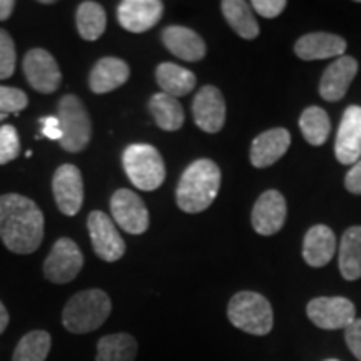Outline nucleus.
Segmentation results:
<instances>
[{
	"mask_svg": "<svg viewBox=\"0 0 361 361\" xmlns=\"http://www.w3.org/2000/svg\"><path fill=\"white\" fill-rule=\"evenodd\" d=\"M228 318L241 331L255 336L269 335L274 324L271 303L256 291H239L229 300Z\"/></svg>",
	"mask_w": 361,
	"mask_h": 361,
	"instance_id": "nucleus-4",
	"label": "nucleus"
},
{
	"mask_svg": "<svg viewBox=\"0 0 361 361\" xmlns=\"http://www.w3.org/2000/svg\"><path fill=\"white\" fill-rule=\"evenodd\" d=\"M87 229L96 255L106 263L119 261L126 255V241L117 231L112 218L102 211H92L87 218Z\"/></svg>",
	"mask_w": 361,
	"mask_h": 361,
	"instance_id": "nucleus-9",
	"label": "nucleus"
},
{
	"mask_svg": "<svg viewBox=\"0 0 361 361\" xmlns=\"http://www.w3.org/2000/svg\"><path fill=\"white\" fill-rule=\"evenodd\" d=\"M112 311L111 298L106 291L92 290L80 291L66 303L62 311V324L74 335L92 333L107 322Z\"/></svg>",
	"mask_w": 361,
	"mask_h": 361,
	"instance_id": "nucleus-3",
	"label": "nucleus"
},
{
	"mask_svg": "<svg viewBox=\"0 0 361 361\" xmlns=\"http://www.w3.org/2000/svg\"><path fill=\"white\" fill-rule=\"evenodd\" d=\"M335 156L341 164H356L361 159V107L350 106L338 128Z\"/></svg>",
	"mask_w": 361,
	"mask_h": 361,
	"instance_id": "nucleus-17",
	"label": "nucleus"
},
{
	"mask_svg": "<svg viewBox=\"0 0 361 361\" xmlns=\"http://www.w3.org/2000/svg\"><path fill=\"white\" fill-rule=\"evenodd\" d=\"M0 239L11 252L30 255L42 245L44 214L22 194L0 196Z\"/></svg>",
	"mask_w": 361,
	"mask_h": 361,
	"instance_id": "nucleus-1",
	"label": "nucleus"
},
{
	"mask_svg": "<svg viewBox=\"0 0 361 361\" xmlns=\"http://www.w3.org/2000/svg\"><path fill=\"white\" fill-rule=\"evenodd\" d=\"M358 74V61L351 56H341L331 62L319 80V96L326 102H338L348 92Z\"/></svg>",
	"mask_w": 361,
	"mask_h": 361,
	"instance_id": "nucleus-16",
	"label": "nucleus"
},
{
	"mask_svg": "<svg viewBox=\"0 0 361 361\" xmlns=\"http://www.w3.org/2000/svg\"><path fill=\"white\" fill-rule=\"evenodd\" d=\"M219 188V166L211 159H197L180 174L178 188H176V202L184 213H202L218 197Z\"/></svg>",
	"mask_w": 361,
	"mask_h": 361,
	"instance_id": "nucleus-2",
	"label": "nucleus"
},
{
	"mask_svg": "<svg viewBox=\"0 0 361 361\" xmlns=\"http://www.w3.org/2000/svg\"><path fill=\"white\" fill-rule=\"evenodd\" d=\"M149 112L154 117L157 128L168 133L179 130L184 124V109L176 97L157 92L149 99Z\"/></svg>",
	"mask_w": 361,
	"mask_h": 361,
	"instance_id": "nucleus-25",
	"label": "nucleus"
},
{
	"mask_svg": "<svg viewBox=\"0 0 361 361\" xmlns=\"http://www.w3.org/2000/svg\"><path fill=\"white\" fill-rule=\"evenodd\" d=\"M336 251V238L326 224H314L306 233L303 241V258L313 268H323L333 259Z\"/></svg>",
	"mask_w": 361,
	"mask_h": 361,
	"instance_id": "nucleus-22",
	"label": "nucleus"
},
{
	"mask_svg": "<svg viewBox=\"0 0 361 361\" xmlns=\"http://www.w3.org/2000/svg\"><path fill=\"white\" fill-rule=\"evenodd\" d=\"M57 119L61 124V147L67 152H80L92 137V123L84 102L74 94H67L59 101Z\"/></svg>",
	"mask_w": 361,
	"mask_h": 361,
	"instance_id": "nucleus-6",
	"label": "nucleus"
},
{
	"mask_svg": "<svg viewBox=\"0 0 361 361\" xmlns=\"http://www.w3.org/2000/svg\"><path fill=\"white\" fill-rule=\"evenodd\" d=\"M164 4L161 0H123L117 6V20L123 29L142 34L161 20Z\"/></svg>",
	"mask_w": 361,
	"mask_h": 361,
	"instance_id": "nucleus-15",
	"label": "nucleus"
},
{
	"mask_svg": "<svg viewBox=\"0 0 361 361\" xmlns=\"http://www.w3.org/2000/svg\"><path fill=\"white\" fill-rule=\"evenodd\" d=\"M192 117L197 128L207 134H216L224 128L226 101L214 85H204L192 101Z\"/></svg>",
	"mask_w": 361,
	"mask_h": 361,
	"instance_id": "nucleus-14",
	"label": "nucleus"
},
{
	"mask_svg": "<svg viewBox=\"0 0 361 361\" xmlns=\"http://www.w3.org/2000/svg\"><path fill=\"white\" fill-rule=\"evenodd\" d=\"M306 314L322 329H346L356 319V308L348 298L319 296L306 305Z\"/></svg>",
	"mask_w": 361,
	"mask_h": 361,
	"instance_id": "nucleus-8",
	"label": "nucleus"
},
{
	"mask_svg": "<svg viewBox=\"0 0 361 361\" xmlns=\"http://www.w3.org/2000/svg\"><path fill=\"white\" fill-rule=\"evenodd\" d=\"M345 340L350 351L355 355V358L361 361V318H356L345 329Z\"/></svg>",
	"mask_w": 361,
	"mask_h": 361,
	"instance_id": "nucleus-35",
	"label": "nucleus"
},
{
	"mask_svg": "<svg viewBox=\"0 0 361 361\" xmlns=\"http://www.w3.org/2000/svg\"><path fill=\"white\" fill-rule=\"evenodd\" d=\"M40 4H44V6H51V4H54V2H52V0H42Z\"/></svg>",
	"mask_w": 361,
	"mask_h": 361,
	"instance_id": "nucleus-40",
	"label": "nucleus"
},
{
	"mask_svg": "<svg viewBox=\"0 0 361 361\" xmlns=\"http://www.w3.org/2000/svg\"><path fill=\"white\" fill-rule=\"evenodd\" d=\"M29 106V97L24 90L11 87V85H0V112L2 114L19 116Z\"/></svg>",
	"mask_w": 361,
	"mask_h": 361,
	"instance_id": "nucleus-31",
	"label": "nucleus"
},
{
	"mask_svg": "<svg viewBox=\"0 0 361 361\" xmlns=\"http://www.w3.org/2000/svg\"><path fill=\"white\" fill-rule=\"evenodd\" d=\"M52 192L62 214L75 216L84 204V180L74 164L59 166L52 178Z\"/></svg>",
	"mask_w": 361,
	"mask_h": 361,
	"instance_id": "nucleus-12",
	"label": "nucleus"
},
{
	"mask_svg": "<svg viewBox=\"0 0 361 361\" xmlns=\"http://www.w3.org/2000/svg\"><path fill=\"white\" fill-rule=\"evenodd\" d=\"M291 146V134L284 128H274L261 133L251 144L250 159L251 164L258 169L273 166L286 154Z\"/></svg>",
	"mask_w": 361,
	"mask_h": 361,
	"instance_id": "nucleus-18",
	"label": "nucleus"
},
{
	"mask_svg": "<svg viewBox=\"0 0 361 361\" xmlns=\"http://www.w3.org/2000/svg\"><path fill=\"white\" fill-rule=\"evenodd\" d=\"M340 271L346 281H356L361 278V226H351L343 234Z\"/></svg>",
	"mask_w": 361,
	"mask_h": 361,
	"instance_id": "nucleus-26",
	"label": "nucleus"
},
{
	"mask_svg": "<svg viewBox=\"0 0 361 361\" xmlns=\"http://www.w3.org/2000/svg\"><path fill=\"white\" fill-rule=\"evenodd\" d=\"M123 166L130 183L141 191H156L166 179L164 159L151 144H129L123 152Z\"/></svg>",
	"mask_w": 361,
	"mask_h": 361,
	"instance_id": "nucleus-5",
	"label": "nucleus"
},
{
	"mask_svg": "<svg viewBox=\"0 0 361 361\" xmlns=\"http://www.w3.org/2000/svg\"><path fill=\"white\" fill-rule=\"evenodd\" d=\"M224 19L241 39L252 40L259 35V25L252 16V8L245 0H223L221 2Z\"/></svg>",
	"mask_w": 361,
	"mask_h": 361,
	"instance_id": "nucleus-24",
	"label": "nucleus"
},
{
	"mask_svg": "<svg viewBox=\"0 0 361 361\" xmlns=\"http://www.w3.org/2000/svg\"><path fill=\"white\" fill-rule=\"evenodd\" d=\"M286 6V0H255L251 4V7H255V11L264 19H276L284 12Z\"/></svg>",
	"mask_w": 361,
	"mask_h": 361,
	"instance_id": "nucleus-34",
	"label": "nucleus"
},
{
	"mask_svg": "<svg viewBox=\"0 0 361 361\" xmlns=\"http://www.w3.org/2000/svg\"><path fill=\"white\" fill-rule=\"evenodd\" d=\"M346 47L348 44L341 35L311 32L296 40L295 54L301 61H322V59L341 57Z\"/></svg>",
	"mask_w": 361,
	"mask_h": 361,
	"instance_id": "nucleus-20",
	"label": "nucleus"
},
{
	"mask_svg": "<svg viewBox=\"0 0 361 361\" xmlns=\"http://www.w3.org/2000/svg\"><path fill=\"white\" fill-rule=\"evenodd\" d=\"M162 44L180 61L197 62L206 57V42L200 34L183 25H168L161 34Z\"/></svg>",
	"mask_w": 361,
	"mask_h": 361,
	"instance_id": "nucleus-19",
	"label": "nucleus"
},
{
	"mask_svg": "<svg viewBox=\"0 0 361 361\" xmlns=\"http://www.w3.org/2000/svg\"><path fill=\"white\" fill-rule=\"evenodd\" d=\"M345 188L348 189L351 194L360 196L361 194V159L353 164L348 173L345 176Z\"/></svg>",
	"mask_w": 361,
	"mask_h": 361,
	"instance_id": "nucleus-37",
	"label": "nucleus"
},
{
	"mask_svg": "<svg viewBox=\"0 0 361 361\" xmlns=\"http://www.w3.org/2000/svg\"><path fill=\"white\" fill-rule=\"evenodd\" d=\"M7 117V114H2V112H0V121H4Z\"/></svg>",
	"mask_w": 361,
	"mask_h": 361,
	"instance_id": "nucleus-41",
	"label": "nucleus"
},
{
	"mask_svg": "<svg viewBox=\"0 0 361 361\" xmlns=\"http://www.w3.org/2000/svg\"><path fill=\"white\" fill-rule=\"evenodd\" d=\"M300 129L305 141H308L311 146H323L331 133V121L326 111L318 106H311L306 107L300 117Z\"/></svg>",
	"mask_w": 361,
	"mask_h": 361,
	"instance_id": "nucleus-29",
	"label": "nucleus"
},
{
	"mask_svg": "<svg viewBox=\"0 0 361 361\" xmlns=\"http://www.w3.org/2000/svg\"><path fill=\"white\" fill-rule=\"evenodd\" d=\"M52 338L44 329H34L20 338L13 350L12 361H45L51 353Z\"/></svg>",
	"mask_w": 361,
	"mask_h": 361,
	"instance_id": "nucleus-30",
	"label": "nucleus"
},
{
	"mask_svg": "<svg viewBox=\"0 0 361 361\" xmlns=\"http://www.w3.org/2000/svg\"><path fill=\"white\" fill-rule=\"evenodd\" d=\"M112 221L121 229L134 236L144 234L149 228V211L142 197L130 189H119L111 197Z\"/></svg>",
	"mask_w": 361,
	"mask_h": 361,
	"instance_id": "nucleus-10",
	"label": "nucleus"
},
{
	"mask_svg": "<svg viewBox=\"0 0 361 361\" xmlns=\"http://www.w3.org/2000/svg\"><path fill=\"white\" fill-rule=\"evenodd\" d=\"M20 154V139L13 126L0 128V166L16 161Z\"/></svg>",
	"mask_w": 361,
	"mask_h": 361,
	"instance_id": "nucleus-32",
	"label": "nucleus"
},
{
	"mask_svg": "<svg viewBox=\"0 0 361 361\" xmlns=\"http://www.w3.org/2000/svg\"><path fill=\"white\" fill-rule=\"evenodd\" d=\"M84 266V256L71 238L57 239L44 261V276L54 284H67L78 278Z\"/></svg>",
	"mask_w": 361,
	"mask_h": 361,
	"instance_id": "nucleus-7",
	"label": "nucleus"
},
{
	"mask_svg": "<svg viewBox=\"0 0 361 361\" xmlns=\"http://www.w3.org/2000/svg\"><path fill=\"white\" fill-rule=\"evenodd\" d=\"M130 69L123 59L102 57L89 74V89L94 94H107L129 80Z\"/></svg>",
	"mask_w": 361,
	"mask_h": 361,
	"instance_id": "nucleus-21",
	"label": "nucleus"
},
{
	"mask_svg": "<svg viewBox=\"0 0 361 361\" xmlns=\"http://www.w3.org/2000/svg\"><path fill=\"white\" fill-rule=\"evenodd\" d=\"M40 124H42V130H40V135H42V137L51 139V141H61L62 130L57 116L42 117V119H40Z\"/></svg>",
	"mask_w": 361,
	"mask_h": 361,
	"instance_id": "nucleus-36",
	"label": "nucleus"
},
{
	"mask_svg": "<svg viewBox=\"0 0 361 361\" xmlns=\"http://www.w3.org/2000/svg\"><path fill=\"white\" fill-rule=\"evenodd\" d=\"M24 74L30 87L40 94H52L61 87L62 72L56 59L45 49H30L24 57Z\"/></svg>",
	"mask_w": 361,
	"mask_h": 361,
	"instance_id": "nucleus-11",
	"label": "nucleus"
},
{
	"mask_svg": "<svg viewBox=\"0 0 361 361\" xmlns=\"http://www.w3.org/2000/svg\"><path fill=\"white\" fill-rule=\"evenodd\" d=\"M137 356V341L128 333L106 335L97 341L96 361H134Z\"/></svg>",
	"mask_w": 361,
	"mask_h": 361,
	"instance_id": "nucleus-28",
	"label": "nucleus"
},
{
	"mask_svg": "<svg viewBox=\"0 0 361 361\" xmlns=\"http://www.w3.org/2000/svg\"><path fill=\"white\" fill-rule=\"evenodd\" d=\"M16 44L7 30L0 29V80L12 78L16 72Z\"/></svg>",
	"mask_w": 361,
	"mask_h": 361,
	"instance_id": "nucleus-33",
	"label": "nucleus"
},
{
	"mask_svg": "<svg viewBox=\"0 0 361 361\" xmlns=\"http://www.w3.org/2000/svg\"><path fill=\"white\" fill-rule=\"evenodd\" d=\"M156 80L162 89V92L171 97H183L192 92L196 87V75L191 71L184 69L173 62H162L156 69Z\"/></svg>",
	"mask_w": 361,
	"mask_h": 361,
	"instance_id": "nucleus-23",
	"label": "nucleus"
},
{
	"mask_svg": "<svg viewBox=\"0 0 361 361\" xmlns=\"http://www.w3.org/2000/svg\"><path fill=\"white\" fill-rule=\"evenodd\" d=\"M288 206L284 196L276 189L264 191L255 202L251 213V226L261 236H273L283 229Z\"/></svg>",
	"mask_w": 361,
	"mask_h": 361,
	"instance_id": "nucleus-13",
	"label": "nucleus"
},
{
	"mask_svg": "<svg viewBox=\"0 0 361 361\" xmlns=\"http://www.w3.org/2000/svg\"><path fill=\"white\" fill-rule=\"evenodd\" d=\"M16 2L13 0H0V20H7L12 16Z\"/></svg>",
	"mask_w": 361,
	"mask_h": 361,
	"instance_id": "nucleus-38",
	"label": "nucleus"
},
{
	"mask_svg": "<svg viewBox=\"0 0 361 361\" xmlns=\"http://www.w3.org/2000/svg\"><path fill=\"white\" fill-rule=\"evenodd\" d=\"M8 311L6 306H4L2 301H0V335H2L4 331H6L7 326H8Z\"/></svg>",
	"mask_w": 361,
	"mask_h": 361,
	"instance_id": "nucleus-39",
	"label": "nucleus"
},
{
	"mask_svg": "<svg viewBox=\"0 0 361 361\" xmlns=\"http://www.w3.org/2000/svg\"><path fill=\"white\" fill-rule=\"evenodd\" d=\"M75 25H78L80 37L89 40V42H94L106 32V11H104L101 4L92 2V0L79 4L78 11H75Z\"/></svg>",
	"mask_w": 361,
	"mask_h": 361,
	"instance_id": "nucleus-27",
	"label": "nucleus"
},
{
	"mask_svg": "<svg viewBox=\"0 0 361 361\" xmlns=\"http://www.w3.org/2000/svg\"><path fill=\"white\" fill-rule=\"evenodd\" d=\"M324 361H340V360H335V358H329V360H324Z\"/></svg>",
	"mask_w": 361,
	"mask_h": 361,
	"instance_id": "nucleus-42",
	"label": "nucleus"
}]
</instances>
